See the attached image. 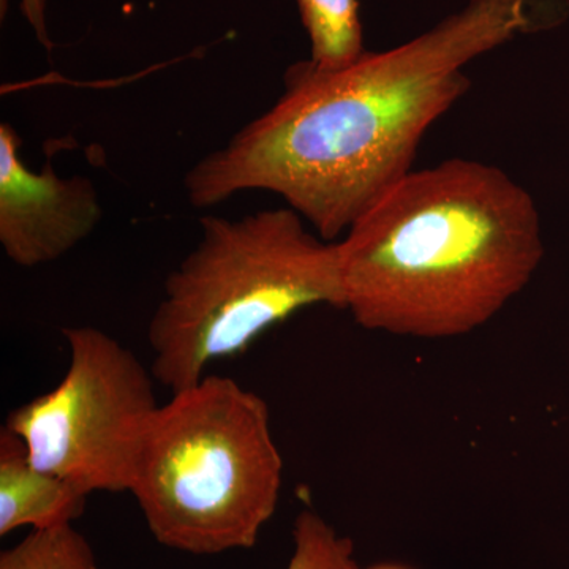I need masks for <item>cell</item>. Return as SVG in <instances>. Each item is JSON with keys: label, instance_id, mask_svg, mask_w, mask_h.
Here are the masks:
<instances>
[{"label": "cell", "instance_id": "1", "mask_svg": "<svg viewBox=\"0 0 569 569\" xmlns=\"http://www.w3.org/2000/svg\"><path fill=\"white\" fill-rule=\"evenodd\" d=\"M567 13L568 0H470L417 39L340 69L295 63L280 99L190 168L187 197L209 209L242 192L276 193L320 238L339 241L413 171L427 130L470 89L468 63Z\"/></svg>", "mask_w": 569, "mask_h": 569}, {"label": "cell", "instance_id": "2", "mask_svg": "<svg viewBox=\"0 0 569 569\" xmlns=\"http://www.w3.org/2000/svg\"><path fill=\"white\" fill-rule=\"evenodd\" d=\"M343 310L369 331L470 335L545 257L533 197L496 164L449 159L408 173L337 241Z\"/></svg>", "mask_w": 569, "mask_h": 569}, {"label": "cell", "instance_id": "3", "mask_svg": "<svg viewBox=\"0 0 569 569\" xmlns=\"http://www.w3.org/2000/svg\"><path fill=\"white\" fill-rule=\"evenodd\" d=\"M306 223L291 208L201 217L200 241L164 280L148 326L152 376L171 395L301 310L343 309L337 241Z\"/></svg>", "mask_w": 569, "mask_h": 569}, {"label": "cell", "instance_id": "4", "mask_svg": "<svg viewBox=\"0 0 569 569\" xmlns=\"http://www.w3.org/2000/svg\"><path fill=\"white\" fill-rule=\"evenodd\" d=\"M282 482L263 397L233 378L206 376L157 408L129 492L164 548L219 556L257 545Z\"/></svg>", "mask_w": 569, "mask_h": 569}, {"label": "cell", "instance_id": "5", "mask_svg": "<svg viewBox=\"0 0 569 569\" xmlns=\"http://www.w3.org/2000/svg\"><path fill=\"white\" fill-rule=\"evenodd\" d=\"M69 367L61 383L14 408L6 427L33 466L92 496L129 492L142 437L159 403L151 369L92 326L62 329Z\"/></svg>", "mask_w": 569, "mask_h": 569}, {"label": "cell", "instance_id": "6", "mask_svg": "<svg viewBox=\"0 0 569 569\" xmlns=\"http://www.w3.org/2000/svg\"><path fill=\"white\" fill-rule=\"evenodd\" d=\"M21 144L11 123H0V246L14 264L37 268L81 244L103 212L89 179L62 178L50 162L31 170Z\"/></svg>", "mask_w": 569, "mask_h": 569}, {"label": "cell", "instance_id": "7", "mask_svg": "<svg viewBox=\"0 0 569 569\" xmlns=\"http://www.w3.org/2000/svg\"><path fill=\"white\" fill-rule=\"evenodd\" d=\"M89 493L33 466L21 438L0 430V537L70 526L84 512Z\"/></svg>", "mask_w": 569, "mask_h": 569}, {"label": "cell", "instance_id": "8", "mask_svg": "<svg viewBox=\"0 0 569 569\" xmlns=\"http://www.w3.org/2000/svg\"><path fill=\"white\" fill-rule=\"evenodd\" d=\"M310 40V59L321 70H336L365 54L358 0H296Z\"/></svg>", "mask_w": 569, "mask_h": 569}, {"label": "cell", "instance_id": "9", "mask_svg": "<svg viewBox=\"0 0 569 569\" xmlns=\"http://www.w3.org/2000/svg\"><path fill=\"white\" fill-rule=\"evenodd\" d=\"M0 569H104L84 535L70 526L32 530L0 553Z\"/></svg>", "mask_w": 569, "mask_h": 569}, {"label": "cell", "instance_id": "10", "mask_svg": "<svg viewBox=\"0 0 569 569\" xmlns=\"http://www.w3.org/2000/svg\"><path fill=\"white\" fill-rule=\"evenodd\" d=\"M284 569H358L350 538L312 509L299 512L293 527V552Z\"/></svg>", "mask_w": 569, "mask_h": 569}, {"label": "cell", "instance_id": "11", "mask_svg": "<svg viewBox=\"0 0 569 569\" xmlns=\"http://www.w3.org/2000/svg\"><path fill=\"white\" fill-rule=\"evenodd\" d=\"M10 0H0V14H6L9 10ZM21 11L24 14L26 21L31 26L37 40L40 41L41 47L47 48L48 51L52 50L50 32H48L47 24V0H20Z\"/></svg>", "mask_w": 569, "mask_h": 569}, {"label": "cell", "instance_id": "12", "mask_svg": "<svg viewBox=\"0 0 569 569\" xmlns=\"http://www.w3.org/2000/svg\"><path fill=\"white\" fill-rule=\"evenodd\" d=\"M367 569H410V568L402 567V565L385 563V565H377V567L367 568Z\"/></svg>", "mask_w": 569, "mask_h": 569}]
</instances>
